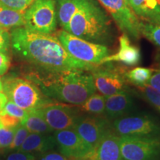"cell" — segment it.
I'll return each mask as SVG.
<instances>
[{
  "label": "cell",
  "instance_id": "cell-15",
  "mask_svg": "<svg viewBox=\"0 0 160 160\" xmlns=\"http://www.w3.org/2000/svg\"><path fill=\"white\" fill-rule=\"evenodd\" d=\"M141 60L140 50L131 43L128 36L125 33L119 38V48L114 54L105 57L100 65L107 62H121L127 66H134Z\"/></svg>",
  "mask_w": 160,
  "mask_h": 160
},
{
  "label": "cell",
  "instance_id": "cell-10",
  "mask_svg": "<svg viewBox=\"0 0 160 160\" xmlns=\"http://www.w3.org/2000/svg\"><path fill=\"white\" fill-rule=\"evenodd\" d=\"M53 131L73 129L78 119L83 113L78 105L66 103L48 104L37 110Z\"/></svg>",
  "mask_w": 160,
  "mask_h": 160
},
{
  "label": "cell",
  "instance_id": "cell-23",
  "mask_svg": "<svg viewBox=\"0 0 160 160\" xmlns=\"http://www.w3.org/2000/svg\"><path fill=\"white\" fill-rule=\"evenodd\" d=\"M153 71L154 68L137 67L129 71L126 70L124 75L127 82L136 87V86H142L148 83Z\"/></svg>",
  "mask_w": 160,
  "mask_h": 160
},
{
  "label": "cell",
  "instance_id": "cell-19",
  "mask_svg": "<svg viewBox=\"0 0 160 160\" xmlns=\"http://www.w3.org/2000/svg\"><path fill=\"white\" fill-rule=\"evenodd\" d=\"M86 0H57V22L60 27L66 31L68 27L72 17L81 7Z\"/></svg>",
  "mask_w": 160,
  "mask_h": 160
},
{
  "label": "cell",
  "instance_id": "cell-9",
  "mask_svg": "<svg viewBox=\"0 0 160 160\" xmlns=\"http://www.w3.org/2000/svg\"><path fill=\"white\" fill-rule=\"evenodd\" d=\"M126 70L115 67L112 62L97 66L91 71L96 91L104 97L128 91V83L125 78Z\"/></svg>",
  "mask_w": 160,
  "mask_h": 160
},
{
  "label": "cell",
  "instance_id": "cell-8",
  "mask_svg": "<svg viewBox=\"0 0 160 160\" xmlns=\"http://www.w3.org/2000/svg\"><path fill=\"white\" fill-rule=\"evenodd\" d=\"M113 19L119 29L130 38L138 40L141 37V19L125 0H98Z\"/></svg>",
  "mask_w": 160,
  "mask_h": 160
},
{
  "label": "cell",
  "instance_id": "cell-32",
  "mask_svg": "<svg viewBox=\"0 0 160 160\" xmlns=\"http://www.w3.org/2000/svg\"><path fill=\"white\" fill-rule=\"evenodd\" d=\"M37 160H69L68 157L62 154L59 152L53 151H49L44 153L35 154Z\"/></svg>",
  "mask_w": 160,
  "mask_h": 160
},
{
  "label": "cell",
  "instance_id": "cell-11",
  "mask_svg": "<svg viewBox=\"0 0 160 160\" xmlns=\"http://www.w3.org/2000/svg\"><path fill=\"white\" fill-rule=\"evenodd\" d=\"M122 160H157L160 157V137H120Z\"/></svg>",
  "mask_w": 160,
  "mask_h": 160
},
{
  "label": "cell",
  "instance_id": "cell-7",
  "mask_svg": "<svg viewBox=\"0 0 160 160\" xmlns=\"http://www.w3.org/2000/svg\"><path fill=\"white\" fill-rule=\"evenodd\" d=\"M111 129L119 137H160V123L148 114H128L118 118L111 122Z\"/></svg>",
  "mask_w": 160,
  "mask_h": 160
},
{
  "label": "cell",
  "instance_id": "cell-5",
  "mask_svg": "<svg viewBox=\"0 0 160 160\" xmlns=\"http://www.w3.org/2000/svg\"><path fill=\"white\" fill-rule=\"evenodd\" d=\"M56 37L70 55L84 62L99 65L105 57L111 54L108 46L81 39L64 30L57 31Z\"/></svg>",
  "mask_w": 160,
  "mask_h": 160
},
{
  "label": "cell",
  "instance_id": "cell-1",
  "mask_svg": "<svg viewBox=\"0 0 160 160\" xmlns=\"http://www.w3.org/2000/svg\"><path fill=\"white\" fill-rule=\"evenodd\" d=\"M11 47L20 59L36 69L57 73L68 71H91L98 65L75 59L53 34H42L19 27L11 29Z\"/></svg>",
  "mask_w": 160,
  "mask_h": 160
},
{
  "label": "cell",
  "instance_id": "cell-12",
  "mask_svg": "<svg viewBox=\"0 0 160 160\" xmlns=\"http://www.w3.org/2000/svg\"><path fill=\"white\" fill-rule=\"evenodd\" d=\"M53 136L59 153L68 159H88L93 149L80 137L74 129L53 132Z\"/></svg>",
  "mask_w": 160,
  "mask_h": 160
},
{
  "label": "cell",
  "instance_id": "cell-21",
  "mask_svg": "<svg viewBox=\"0 0 160 160\" xmlns=\"http://www.w3.org/2000/svg\"><path fill=\"white\" fill-rule=\"evenodd\" d=\"M79 108L83 114L86 113L96 116L105 115V97L101 93L95 92L79 105Z\"/></svg>",
  "mask_w": 160,
  "mask_h": 160
},
{
  "label": "cell",
  "instance_id": "cell-4",
  "mask_svg": "<svg viewBox=\"0 0 160 160\" xmlns=\"http://www.w3.org/2000/svg\"><path fill=\"white\" fill-rule=\"evenodd\" d=\"M2 81L3 93L8 101L12 102L28 113L54 102L46 97L35 83L27 78L9 75L3 77Z\"/></svg>",
  "mask_w": 160,
  "mask_h": 160
},
{
  "label": "cell",
  "instance_id": "cell-38",
  "mask_svg": "<svg viewBox=\"0 0 160 160\" xmlns=\"http://www.w3.org/2000/svg\"><path fill=\"white\" fill-rule=\"evenodd\" d=\"M79 160H88V159H79Z\"/></svg>",
  "mask_w": 160,
  "mask_h": 160
},
{
  "label": "cell",
  "instance_id": "cell-36",
  "mask_svg": "<svg viewBox=\"0 0 160 160\" xmlns=\"http://www.w3.org/2000/svg\"><path fill=\"white\" fill-rule=\"evenodd\" d=\"M0 92H3V85H2V81L0 79Z\"/></svg>",
  "mask_w": 160,
  "mask_h": 160
},
{
  "label": "cell",
  "instance_id": "cell-22",
  "mask_svg": "<svg viewBox=\"0 0 160 160\" xmlns=\"http://www.w3.org/2000/svg\"><path fill=\"white\" fill-rule=\"evenodd\" d=\"M22 125L28 129L29 133L51 134L53 132L45 119L37 113V111L29 112Z\"/></svg>",
  "mask_w": 160,
  "mask_h": 160
},
{
  "label": "cell",
  "instance_id": "cell-26",
  "mask_svg": "<svg viewBox=\"0 0 160 160\" xmlns=\"http://www.w3.org/2000/svg\"><path fill=\"white\" fill-rule=\"evenodd\" d=\"M29 134V131L22 124L19 125L16 128L14 137H13V142H12L11 145L8 148V151H16L19 148L22 144L24 142L26 137Z\"/></svg>",
  "mask_w": 160,
  "mask_h": 160
},
{
  "label": "cell",
  "instance_id": "cell-31",
  "mask_svg": "<svg viewBox=\"0 0 160 160\" xmlns=\"http://www.w3.org/2000/svg\"><path fill=\"white\" fill-rule=\"evenodd\" d=\"M11 47V33L9 30L0 27V51L9 53Z\"/></svg>",
  "mask_w": 160,
  "mask_h": 160
},
{
  "label": "cell",
  "instance_id": "cell-37",
  "mask_svg": "<svg viewBox=\"0 0 160 160\" xmlns=\"http://www.w3.org/2000/svg\"><path fill=\"white\" fill-rule=\"evenodd\" d=\"M125 1H126V2H128V4H129V5H130V6H131V1H132V0H125Z\"/></svg>",
  "mask_w": 160,
  "mask_h": 160
},
{
  "label": "cell",
  "instance_id": "cell-27",
  "mask_svg": "<svg viewBox=\"0 0 160 160\" xmlns=\"http://www.w3.org/2000/svg\"><path fill=\"white\" fill-rule=\"evenodd\" d=\"M16 128H6L0 124V149L8 148L13 142Z\"/></svg>",
  "mask_w": 160,
  "mask_h": 160
},
{
  "label": "cell",
  "instance_id": "cell-39",
  "mask_svg": "<svg viewBox=\"0 0 160 160\" xmlns=\"http://www.w3.org/2000/svg\"><path fill=\"white\" fill-rule=\"evenodd\" d=\"M0 5H1V2H0Z\"/></svg>",
  "mask_w": 160,
  "mask_h": 160
},
{
  "label": "cell",
  "instance_id": "cell-20",
  "mask_svg": "<svg viewBox=\"0 0 160 160\" xmlns=\"http://www.w3.org/2000/svg\"><path fill=\"white\" fill-rule=\"evenodd\" d=\"M25 25V12L0 5V27L11 30Z\"/></svg>",
  "mask_w": 160,
  "mask_h": 160
},
{
  "label": "cell",
  "instance_id": "cell-35",
  "mask_svg": "<svg viewBox=\"0 0 160 160\" xmlns=\"http://www.w3.org/2000/svg\"><path fill=\"white\" fill-rule=\"evenodd\" d=\"M148 84L153 87V88L160 91V68H154V71H153Z\"/></svg>",
  "mask_w": 160,
  "mask_h": 160
},
{
  "label": "cell",
  "instance_id": "cell-14",
  "mask_svg": "<svg viewBox=\"0 0 160 160\" xmlns=\"http://www.w3.org/2000/svg\"><path fill=\"white\" fill-rule=\"evenodd\" d=\"M88 160H122L119 136L111 128L108 130L95 146Z\"/></svg>",
  "mask_w": 160,
  "mask_h": 160
},
{
  "label": "cell",
  "instance_id": "cell-18",
  "mask_svg": "<svg viewBox=\"0 0 160 160\" xmlns=\"http://www.w3.org/2000/svg\"><path fill=\"white\" fill-rule=\"evenodd\" d=\"M131 7L141 20L160 25V0H132Z\"/></svg>",
  "mask_w": 160,
  "mask_h": 160
},
{
  "label": "cell",
  "instance_id": "cell-24",
  "mask_svg": "<svg viewBox=\"0 0 160 160\" xmlns=\"http://www.w3.org/2000/svg\"><path fill=\"white\" fill-rule=\"evenodd\" d=\"M136 90L143 99L150 104L153 108L160 112V91L153 88L148 84L136 86Z\"/></svg>",
  "mask_w": 160,
  "mask_h": 160
},
{
  "label": "cell",
  "instance_id": "cell-17",
  "mask_svg": "<svg viewBox=\"0 0 160 160\" xmlns=\"http://www.w3.org/2000/svg\"><path fill=\"white\" fill-rule=\"evenodd\" d=\"M57 148V144L53 133L40 134L29 133L22 145L16 151L27 152L33 154L53 151Z\"/></svg>",
  "mask_w": 160,
  "mask_h": 160
},
{
  "label": "cell",
  "instance_id": "cell-6",
  "mask_svg": "<svg viewBox=\"0 0 160 160\" xmlns=\"http://www.w3.org/2000/svg\"><path fill=\"white\" fill-rule=\"evenodd\" d=\"M57 0H34L25 11V25L29 31L53 34L58 25Z\"/></svg>",
  "mask_w": 160,
  "mask_h": 160
},
{
  "label": "cell",
  "instance_id": "cell-3",
  "mask_svg": "<svg viewBox=\"0 0 160 160\" xmlns=\"http://www.w3.org/2000/svg\"><path fill=\"white\" fill-rule=\"evenodd\" d=\"M65 31L81 39L108 47L115 41L111 17L98 0H86L72 17Z\"/></svg>",
  "mask_w": 160,
  "mask_h": 160
},
{
  "label": "cell",
  "instance_id": "cell-2",
  "mask_svg": "<svg viewBox=\"0 0 160 160\" xmlns=\"http://www.w3.org/2000/svg\"><path fill=\"white\" fill-rule=\"evenodd\" d=\"M25 78L35 83L47 97L70 105H82L96 92L91 71L75 70L51 73L35 68Z\"/></svg>",
  "mask_w": 160,
  "mask_h": 160
},
{
  "label": "cell",
  "instance_id": "cell-34",
  "mask_svg": "<svg viewBox=\"0 0 160 160\" xmlns=\"http://www.w3.org/2000/svg\"><path fill=\"white\" fill-rule=\"evenodd\" d=\"M5 160H37L35 154L21 151H12Z\"/></svg>",
  "mask_w": 160,
  "mask_h": 160
},
{
  "label": "cell",
  "instance_id": "cell-30",
  "mask_svg": "<svg viewBox=\"0 0 160 160\" xmlns=\"http://www.w3.org/2000/svg\"><path fill=\"white\" fill-rule=\"evenodd\" d=\"M0 124L9 128H16L22 124V121L19 118L9 114L2 110L0 111Z\"/></svg>",
  "mask_w": 160,
  "mask_h": 160
},
{
  "label": "cell",
  "instance_id": "cell-28",
  "mask_svg": "<svg viewBox=\"0 0 160 160\" xmlns=\"http://www.w3.org/2000/svg\"><path fill=\"white\" fill-rule=\"evenodd\" d=\"M2 110L5 112H6V113L19 118L22 121V124L24 122V121L26 119L28 115V112L26 111L25 110L22 109V108L19 107V106L13 102H12L11 101L7 102V103L4 106Z\"/></svg>",
  "mask_w": 160,
  "mask_h": 160
},
{
  "label": "cell",
  "instance_id": "cell-25",
  "mask_svg": "<svg viewBox=\"0 0 160 160\" xmlns=\"http://www.w3.org/2000/svg\"><path fill=\"white\" fill-rule=\"evenodd\" d=\"M141 35L157 47L160 48V25L141 20Z\"/></svg>",
  "mask_w": 160,
  "mask_h": 160
},
{
  "label": "cell",
  "instance_id": "cell-16",
  "mask_svg": "<svg viewBox=\"0 0 160 160\" xmlns=\"http://www.w3.org/2000/svg\"><path fill=\"white\" fill-rule=\"evenodd\" d=\"M134 108V102L128 91L105 97V115L110 120L129 114Z\"/></svg>",
  "mask_w": 160,
  "mask_h": 160
},
{
  "label": "cell",
  "instance_id": "cell-13",
  "mask_svg": "<svg viewBox=\"0 0 160 160\" xmlns=\"http://www.w3.org/2000/svg\"><path fill=\"white\" fill-rule=\"evenodd\" d=\"M111 128V120L106 117L82 114L78 119L73 129L90 147L94 149L103 135Z\"/></svg>",
  "mask_w": 160,
  "mask_h": 160
},
{
  "label": "cell",
  "instance_id": "cell-33",
  "mask_svg": "<svg viewBox=\"0 0 160 160\" xmlns=\"http://www.w3.org/2000/svg\"><path fill=\"white\" fill-rule=\"evenodd\" d=\"M11 65V59L9 53L0 51V77L6 74Z\"/></svg>",
  "mask_w": 160,
  "mask_h": 160
},
{
  "label": "cell",
  "instance_id": "cell-29",
  "mask_svg": "<svg viewBox=\"0 0 160 160\" xmlns=\"http://www.w3.org/2000/svg\"><path fill=\"white\" fill-rule=\"evenodd\" d=\"M34 0H0L1 5L4 7L25 12Z\"/></svg>",
  "mask_w": 160,
  "mask_h": 160
}]
</instances>
